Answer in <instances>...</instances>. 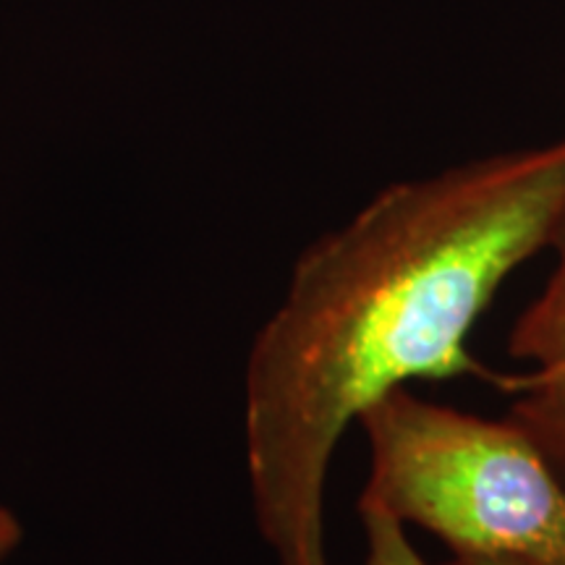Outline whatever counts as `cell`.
Wrapping results in <instances>:
<instances>
[{
	"instance_id": "6da1fadb",
	"label": "cell",
	"mask_w": 565,
	"mask_h": 565,
	"mask_svg": "<svg viewBox=\"0 0 565 565\" xmlns=\"http://www.w3.org/2000/svg\"><path fill=\"white\" fill-rule=\"evenodd\" d=\"M563 225L565 137L391 183L296 259L244 377L254 519L278 565H330L343 435L414 380L475 370L471 328Z\"/></svg>"
},
{
	"instance_id": "7a4b0ae2",
	"label": "cell",
	"mask_w": 565,
	"mask_h": 565,
	"mask_svg": "<svg viewBox=\"0 0 565 565\" xmlns=\"http://www.w3.org/2000/svg\"><path fill=\"white\" fill-rule=\"evenodd\" d=\"M370 477L359 511L419 526L456 561L565 565V477L511 419L398 391L362 419Z\"/></svg>"
},
{
	"instance_id": "3957f363",
	"label": "cell",
	"mask_w": 565,
	"mask_h": 565,
	"mask_svg": "<svg viewBox=\"0 0 565 565\" xmlns=\"http://www.w3.org/2000/svg\"><path fill=\"white\" fill-rule=\"evenodd\" d=\"M553 246L555 270L508 338V351L526 370L503 387L513 395L511 422L565 477V225Z\"/></svg>"
},
{
	"instance_id": "277c9868",
	"label": "cell",
	"mask_w": 565,
	"mask_h": 565,
	"mask_svg": "<svg viewBox=\"0 0 565 565\" xmlns=\"http://www.w3.org/2000/svg\"><path fill=\"white\" fill-rule=\"evenodd\" d=\"M364 521L370 557L366 565H414L416 550L406 536V526L377 511H359Z\"/></svg>"
},
{
	"instance_id": "5b68a950",
	"label": "cell",
	"mask_w": 565,
	"mask_h": 565,
	"mask_svg": "<svg viewBox=\"0 0 565 565\" xmlns=\"http://www.w3.org/2000/svg\"><path fill=\"white\" fill-rule=\"evenodd\" d=\"M21 542V524L11 511L0 505V561Z\"/></svg>"
},
{
	"instance_id": "8992f818",
	"label": "cell",
	"mask_w": 565,
	"mask_h": 565,
	"mask_svg": "<svg viewBox=\"0 0 565 565\" xmlns=\"http://www.w3.org/2000/svg\"><path fill=\"white\" fill-rule=\"evenodd\" d=\"M448 565H505V563H487V561H454Z\"/></svg>"
},
{
	"instance_id": "52a82bcc",
	"label": "cell",
	"mask_w": 565,
	"mask_h": 565,
	"mask_svg": "<svg viewBox=\"0 0 565 565\" xmlns=\"http://www.w3.org/2000/svg\"><path fill=\"white\" fill-rule=\"evenodd\" d=\"M414 565H422V557H419V555H416V561H414Z\"/></svg>"
},
{
	"instance_id": "ba28073f",
	"label": "cell",
	"mask_w": 565,
	"mask_h": 565,
	"mask_svg": "<svg viewBox=\"0 0 565 565\" xmlns=\"http://www.w3.org/2000/svg\"><path fill=\"white\" fill-rule=\"evenodd\" d=\"M422 565H427V563H424V561H422Z\"/></svg>"
}]
</instances>
